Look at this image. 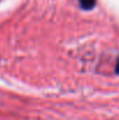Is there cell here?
<instances>
[{
    "mask_svg": "<svg viewBox=\"0 0 119 120\" xmlns=\"http://www.w3.org/2000/svg\"><path fill=\"white\" fill-rule=\"evenodd\" d=\"M79 2H81V6L84 9H91L95 6L96 0H79Z\"/></svg>",
    "mask_w": 119,
    "mask_h": 120,
    "instance_id": "cell-1",
    "label": "cell"
},
{
    "mask_svg": "<svg viewBox=\"0 0 119 120\" xmlns=\"http://www.w3.org/2000/svg\"><path fill=\"white\" fill-rule=\"evenodd\" d=\"M117 71L119 72V62H118V67H117Z\"/></svg>",
    "mask_w": 119,
    "mask_h": 120,
    "instance_id": "cell-2",
    "label": "cell"
}]
</instances>
